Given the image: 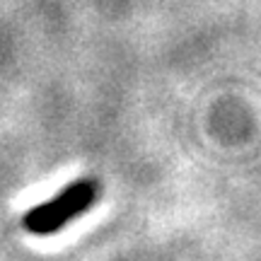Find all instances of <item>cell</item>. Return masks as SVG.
Masks as SVG:
<instances>
[{
    "mask_svg": "<svg viewBox=\"0 0 261 261\" xmlns=\"http://www.w3.org/2000/svg\"><path fill=\"white\" fill-rule=\"evenodd\" d=\"M97 198H99V181L90 177L75 179L61 194L48 198L46 203L27 211L22 218V225L32 234H54L63 230L73 218L87 213L97 203Z\"/></svg>",
    "mask_w": 261,
    "mask_h": 261,
    "instance_id": "obj_1",
    "label": "cell"
}]
</instances>
